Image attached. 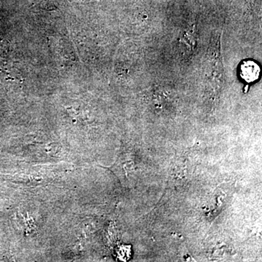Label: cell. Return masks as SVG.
Listing matches in <instances>:
<instances>
[{
	"label": "cell",
	"mask_w": 262,
	"mask_h": 262,
	"mask_svg": "<svg viewBox=\"0 0 262 262\" xmlns=\"http://www.w3.org/2000/svg\"><path fill=\"white\" fill-rule=\"evenodd\" d=\"M260 68L252 61H245L241 67V75L246 82H252L259 77Z\"/></svg>",
	"instance_id": "obj_2"
},
{
	"label": "cell",
	"mask_w": 262,
	"mask_h": 262,
	"mask_svg": "<svg viewBox=\"0 0 262 262\" xmlns=\"http://www.w3.org/2000/svg\"><path fill=\"white\" fill-rule=\"evenodd\" d=\"M220 34L212 36L208 51V60L205 69L206 94L214 98L220 94L224 84V67L221 53Z\"/></svg>",
	"instance_id": "obj_1"
}]
</instances>
